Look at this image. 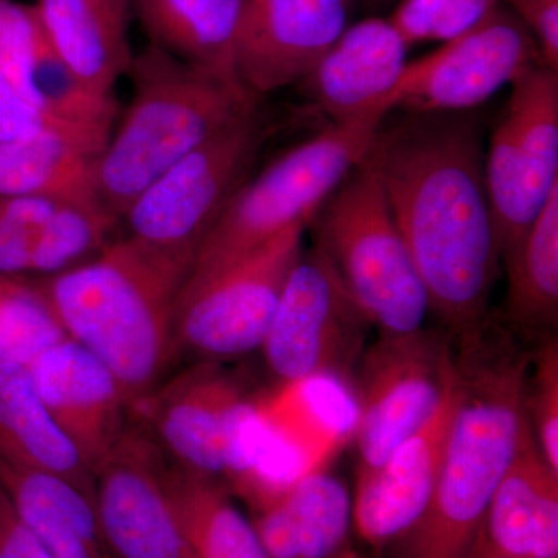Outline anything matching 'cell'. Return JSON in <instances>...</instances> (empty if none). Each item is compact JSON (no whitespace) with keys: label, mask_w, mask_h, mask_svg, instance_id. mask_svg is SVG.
Here are the masks:
<instances>
[{"label":"cell","mask_w":558,"mask_h":558,"mask_svg":"<svg viewBox=\"0 0 558 558\" xmlns=\"http://www.w3.org/2000/svg\"><path fill=\"white\" fill-rule=\"evenodd\" d=\"M483 132L470 112H405L381 123L365 160L376 172L442 328L464 339L487 322L501 270L484 178Z\"/></svg>","instance_id":"6da1fadb"},{"label":"cell","mask_w":558,"mask_h":558,"mask_svg":"<svg viewBox=\"0 0 558 558\" xmlns=\"http://www.w3.org/2000/svg\"><path fill=\"white\" fill-rule=\"evenodd\" d=\"M490 317L454 341L462 392L427 508L396 542L398 558H469L515 453L531 354Z\"/></svg>","instance_id":"7a4b0ae2"},{"label":"cell","mask_w":558,"mask_h":558,"mask_svg":"<svg viewBox=\"0 0 558 558\" xmlns=\"http://www.w3.org/2000/svg\"><path fill=\"white\" fill-rule=\"evenodd\" d=\"M191 267L189 258L123 236L38 281L69 339L112 371L131 409L157 387L178 349L175 307Z\"/></svg>","instance_id":"3957f363"},{"label":"cell","mask_w":558,"mask_h":558,"mask_svg":"<svg viewBox=\"0 0 558 558\" xmlns=\"http://www.w3.org/2000/svg\"><path fill=\"white\" fill-rule=\"evenodd\" d=\"M134 94L119 128L95 161L98 199L128 207L179 160L256 109L244 86L178 60L149 43L132 58Z\"/></svg>","instance_id":"277c9868"},{"label":"cell","mask_w":558,"mask_h":558,"mask_svg":"<svg viewBox=\"0 0 558 558\" xmlns=\"http://www.w3.org/2000/svg\"><path fill=\"white\" fill-rule=\"evenodd\" d=\"M310 227L315 247L336 267L371 325L381 333L424 328L432 314L427 290L368 161L349 172Z\"/></svg>","instance_id":"5b68a950"},{"label":"cell","mask_w":558,"mask_h":558,"mask_svg":"<svg viewBox=\"0 0 558 558\" xmlns=\"http://www.w3.org/2000/svg\"><path fill=\"white\" fill-rule=\"evenodd\" d=\"M381 123L330 124L245 180L202 241L189 277L227 266L295 223L311 222L365 159Z\"/></svg>","instance_id":"8992f818"},{"label":"cell","mask_w":558,"mask_h":558,"mask_svg":"<svg viewBox=\"0 0 558 558\" xmlns=\"http://www.w3.org/2000/svg\"><path fill=\"white\" fill-rule=\"evenodd\" d=\"M484 178L501 266L519 253L534 220L558 193V72L539 64L510 84L484 153Z\"/></svg>","instance_id":"52a82bcc"},{"label":"cell","mask_w":558,"mask_h":558,"mask_svg":"<svg viewBox=\"0 0 558 558\" xmlns=\"http://www.w3.org/2000/svg\"><path fill=\"white\" fill-rule=\"evenodd\" d=\"M266 137L255 109L191 150L121 216L126 238L194 263L227 202L250 178Z\"/></svg>","instance_id":"ba28073f"},{"label":"cell","mask_w":558,"mask_h":558,"mask_svg":"<svg viewBox=\"0 0 558 558\" xmlns=\"http://www.w3.org/2000/svg\"><path fill=\"white\" fill-rule=\"evenodd\" d=\"M310 222H300L242 258L186 278L175 307V347L226 359L263 347Z\"/></svg>","instance_id":"9c48e42d"},{"label":"cell","mask_w":558,"mask_h":558,"mask_svg":"<svg viewBox=\"0 0 558 558\" xmlns=\"http://www.w3.org/2000/svg\"><path fill=\"white\" fill-rule=\"evenodd\" d=\"M457 371L446 329L381 333L354 369L357 473L379 468L436 410Z\"/></svg>","instance_id":"30bf717a"},{"label":"cell","mask_w":558,"mask_h":558,"mask_svg":"<svg viewBox=\"0 0 558 558\" xmlns=\"http://www.w3.org/2000/svg\"><path fill=\"white\" fill-rule=\"evenodd\" d=\"M369 318L322 250H303L290 271L263 349L286 384L354 373L366 348Z\"/></svg>","instance_id":"8fae6325"},{"label":"cell","mask_w":558,"mask_h":558,"mask_svg":"<svg viewBox=\"0 0 558 558\" xmlns=\"http://www.w3.org/2000/svg\"><path fill=\"white\" fill-rule=\"evenodd\" d=\"M543 64L534 36L506 5L409 62L392 106L405 112H470Z\"/></svg>","instance_id":"7c38bea8"},{"label":"cell","mask_w":558,"mask_h":558,"mask_svg":"<svg viewBox=\"0 0 558 558\" xmlns=\"http://www.w3.org/2000/svg\"><path fill=\"white\" fill-rule=\"evenodd\" d=\"M137 407L172 461L218 480L236 472L242 429L256 409L215 360L154 388Z\"/></svg>","instance_id":"4fadbf2b"},{"label":"cell","mask_w":558,"mask_h":558,"mask_svg":"<svg viewBox=\"0 0 558 558\" xmlns=\"http://www.w3.org/2000/svg\"><path fill=\"white\" fill-rule=\"evenodd\" d=\"M165 453L130 425L94 473L95 506L112 558H194L168 498Z\"/></svg>","instance_id":"5bb4252c"},{"label":"cell","mask_w":558,"mask_h":558,"mask_svg":"<svg viewBox=\"0 0 558 558\" xmlns=\"http://www.w3.org/2000/svg\"><path fill=\"white\" fill-rule=\"evenodd\" d=\"M354 0H245L238 78L250 94L301 83L349 27Z\"/></svg>","instance_id":"9a60e30c"},{"label":"cell","mask_w":558,"mask_h":558,"mask_svg":"<svg viewBox=\"0 0 558 558\" xmlns=\"http://www.w3.org/2000/svg\"><path fill=\"white\" fill-rule=\"evenodd\" d=\"M457 371L436 410L379 465L357 473L352 523L374 548L398 542L427 508L461 400Z\"/></svg>","instance_id":"2e32d148"},{"label":"cell","mask_w":558,"mask_h":558,"mask_svg":"<svg viewBox=\"0 0 558 558\" xmlns=\"http://www.w3.org/2000/svg\"><path fill=\"white\" fill-rule=\"evenodd\" d=\"M28 369L51 417L94 475L130 427L131 407L119 380L69 337L28 363Z\"/></svg>","instance_id":"e0dca14e"},{"label":"cell","mask_w":558,"mask_h":558,"mask_svg":"<svg viewBox=\"0 0 558 558\" xmlns=\"http://www.w3.org/2000/svg\"><path fill=\"white\" fill-rule=\"evenodd\" d=\"M409 49L391 21L368 17L349 25L301 83L332 124L385 121Z\"/></svg>","instance_id":"ac0fdd59"},{"label":"cell","mask_w":558,"mask_h":558,"mask_svg":"<svg viewBox=\"0 0 558 558\" xmlns=\"http://www.w3.org/2000/svg\"><path fill=\"white\" fill-rule=\"evenodd\" d=\"M476 539L506 557L558 558V473L543 457L527 418Z\"/></svg>","instance_id":"d6986e66"},{"label":"cell","mask_w":558,"mask_h":558,"mask_svg":"<svg viewBox=\"0 0 558 558\" xmlns=\"http://www.w3.org/2000/svg\"><path fill=\"white\" fill-rule=\"evenodd\" d=\"M270 558H330L347 546L352 495L337 476L310 472L253 508Z\"/></svg>","instance_id":"ffe728a7"},{"label":"cell","mask_w":558,"mask_h":558,"mask_svg":"<svg viewBox=\"0 0 558 558\" xmlns=\"http://www.w3.org/2000/svg\"><path fill=\"white\" fill-rule=\"evenodd\" d=\"M36 13L58 57L98 97L130 72L131 0H35Z\"/></svg>","instance_id":"44dd1931"},{"label":"cell","mask_w":558,"mask_h":558,"mask_svg":"<svg viewBox=\"0 0 558 558\" xmlns=\"http://www.w3.org/2000/svg\"><path fill=\"white\" fill-rule=\"evenodd\" d=\"M0 488L54 558H112L95 497L72 481L0 453Z\"/></svg>","instance_id":"7402d4cb"},{"label":"cell","mask_w":558,"mask_h":558,"mask_svg":"<svg viewBox=\"0 0 558 558\" xmlns=\"http://www.w3.org/2000/svg\"><path fill=\"white\" fill-rule=\"evenodd\" d=\"M150 44L230 83L245 0H131ZM242 86V84H241Z\"/></svg>","instance_id":"603a6c76"},{"label":"cell","mask_w":558,"mask_h":558,"mask_svg":"<svg viewBox=\"0 0 558 558\" xmlns=\"http://www.w3.org/2000/svg\"><path fill=\"white\" fill-rule=\"evenodd\" d=\"M0 453L95 497L94 475L40 399L28 365L0 363Z\"/></svg>","instance_id":"cb8c5ba5"},{"label":"cell","mask_w":558,"mask_h":558,"mask_svg":"<svg viewBox=\"0 0 558 558\" xmlns=\"http://www.w3.org/2000/svg\"><path fill=\"white\" fill-rule=\"evenodd\" d=\"M163 481L194 558H270L218 478L165 459Z\"/></svg>","instance_id":"d4e9b609"},{"label":"cell","mask_w":558,"mask_h":558,"mask_svg":"<svg viewBox=\"0 0 558 558\" xmlns=\"http://www.w3.org/2000/svg\"><path fill=\"white\" fill-rule=\"evenodd\" d=\"M506 274L508 296L502 325L520 341L535 344L557 336L558 193L527 230Z\"/></svg>","instance_id":"484cf974"},{"label":"cell","mask_w":558,"mask_h":558,"mask_svg":"<svg viewBox=\"0 0 558 558\" xmlns=\"http://www.w3.org/2000/svg\"><path fill=\"white\" fill-rule=\"evenodd\" d=\"M95 161L86 149L60 137L0 143V197H98Z\"/></svg>","instance_id":"4316f807"},{"label":"cell","mask_w":558,"mask_h":558,"mask_svg":"<svg viewBox=\"0 0 558 558\" xmlns=\"http://www.w3.org/2000/svg\"><path fill=\"white\" fill-rule=\"evenodd\" d=\"M68 339L38 281L0 275V363L28 365Z\"/></svg>","instance_id":"83f0119b"},{"label":"cell","mask_w":558,"mask_h":558,"mask_svg":"<svg viewBox=\"0 0 558 558\" xmlns=\"http://www.w3.org/2000/svg\"><path fill=\"white\" fill-rule=\"evenodd\" d=\"M62 201L65 197H0V275L33 277L51 219Z\"/></svg>","instance_id":"f1b7e54d"},{"label":"cell","mask_w":558,"mask_h":558,"mask_svg":"<svg viewBox=\"0 0 558 558\" xmlns=\"http://www.w3.org/2000/svg\"><path fill=\"white\" fill-rule=\"evenodd\" d=\"M501 0H400L389 16L409 46L427 40L446 43L480 24Z\"/></svg>","instance_id":"f546056e"},{"label":"cell","mask_w":558,"mask_h":558,"mask_svg":"<svg viewBox=\"0 0 558 558\" xmlns=\"http://www.w3.org/2000/svg\"><path fill=\"white\" fill-rule=\"evenodd\" d=\"M524 413L543 457L558 473V340L539 341L531 354Z\"/></svg>","instance_id":"4dcf8cb0"},{"label":"cell","mask_w":558,"mask_h":558,"mask_svg":"<svg viewBox=\"0 0 558 558\" xmlns=\"http://www.w3.org/2000/svg\"><path fill=\"white\" fill-rule=\"evenodd\" d=\"M49 46L35 7L0 0V73L28 101L33 73Z\"/></svg>","instance_id":"1f68e13d"},{"label":"cell","mask_w":558,"mask_h":558,"mask_svg":"<svg viewBox=\"0 0 558 558\" xmlns=\"http://www.w3.org/2000/svg\"><path fill=\"white\" fill-rule=\"evenodd\" d=\"M39 137H60L76 143L92 156L100 157L108 143L76 130L70 124L47 116L43 110L14 89L5 76L0 73V143L25 142Z\"/></svg>","instance_id":"d6a6232c"},{"label":"cell","mask_w":558,"mask_h":558,"mask_svg":"<svg viewBox=\"0 0 558 558\" xmlns=\"http://www.w3.org/2000/svg\"><path fill=\"white\" fill-rule=\"evenodd\" d=\"M529 28L543 64L558 72V0H505Z\"/></svg>","instance_id":"836d02e7"},{"label":"cell","mask_w":558,"mask_h":558,"mask_svg":"<svg viewBox=\"0 0 558 558\" xmlns=\"http://www.w3.org/2000/svg\"><path fill=\"white\" fill-rule=\"evenodd\" d=\"M0 558H54L40 539L25 526L0 488Z\"/></svg>","instance_id":"e575fe53"},{"label":"cell","mask_w":558,"mask_h":558,"mask_svg":"<svg viewBox=\"0 0 558 558\" xmlns=\"http://www.w3.org/2000/svg\"><path fill=\"white\" fill-rule=\"evenodd\" d=\"M469 558H512V557H506V556H501V554L494 553V550L486 548V546H484L483 543H481V542H478V539H476L475 546H473L472 554H470Z\"/></svg>","instance_id":"d590c367"},{"label":"cell","mask_w":558,"mask_h":558,"mask_svg":"<svg viewBox=\"0 0 558 558\" xmlns=\"http://www.w3.org/2000/svg\"><path fill=\"white\" fill-rule=\"evenodd\" d=\"M330 558H360L357 550L351 548V546H344L343 549H340L336 556Z\"/></svg>","instance_id":"8d00e7d4"},{"label":"cell","mask_w":558,"mask_h":558,"mask_svg":"<svg viewBox=\"0 0 558 558\" xmlns=\"http://www.w3.org/2000/svg\"><path fill=\"white\" fill-rule=\"evenodd\" d=\"M363 2L366 3V5H369V7H384V5H388L389 2H392V0H363Z\"/></svg>","instance_id":"74e56055"}]
</instances>
